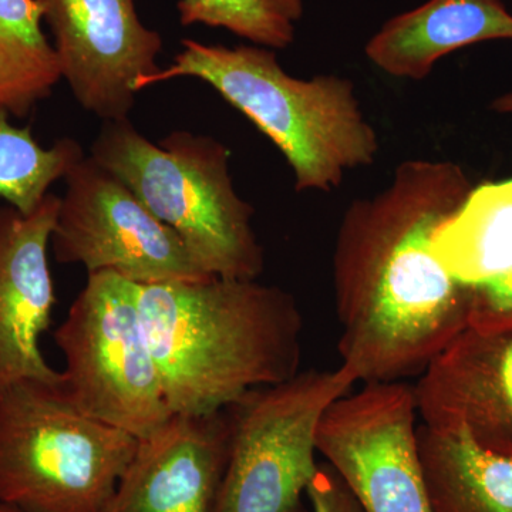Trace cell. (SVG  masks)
I'll return each mask as SVG.
<instances>
[{
    "mask_svg": "<svg viewBox=\"0 0 512 512\" xmlns=\"http://www.w3.org/2000/svg\"><path fill=\"white\" fill-rule=\"evenodd\" d=\"M471 190L453 161L413 158L382 191L350 202L336 235L333 288L339 355L357 382L423 372L467 328L470 286L437 261L433 238Z\"/></svg>",
    "mask_w": 512,
    "mask_h": 512,
    "instance_id": "6da1fadb",
    "label": "cell"
},
{
    "mask_svg": "<svg viewBox=\"0 0 512 512\" xmlns=\"http://www.w3.org/2000/svg\"><path fill=\"white\" fill-rule=\"evenodd\" d=\"M137 301L173 414L211 416L301 372V311L278 286L212 276L137 285Z\"/></svg>",
    "mask_w": 512,
    "mask_h": 512,
    "instance_id": "7a4b0ae2",
    "label": "cell"
},
{
    "mask_svg": "<svg viewBox=\"0 0 512 512\" xmlns=\"http://www.w3.org/2000/svg\"><path fill=\"white\" fill-rule=\"evenodd\" d=\"M181 45L174 63L140 82L138 92L178 77L210 84L278 147L291 165L296 191L336 190L349 171L377 160L379 136L352 80L335 74L298 79L266 47L191 39Z\"/></svg>",
    "mask_w": 512,
    "mask_h": 512,
    "instance_id": "3957f363",
    "label": "cell"
},
{
    "mask_svg": "<svg viewBox=\"0 0 512 512\" xmlns=\"http://www.w3.org/2000/svg\"><path fill=\"white\" fill-rule=\"evenodd\" d=\"M90 156L183 239L207 274L258 279L264 272L254 208L235 191L231 151L221 141L174 131L154 144L128 119L104 121Z\"/></svg>",
    "mask_w": 512,
    "mask_h": 512,
    "instance_id": "277c9868",
    "label": "cell"
},
{
    "mask_svg": "<svg viewBox=\"0 0 512 512\" xmlns=\"http://www.w3.org/2000/svg\"><path fill=\"white\" fill-rule=\"evenodd\" d=\"M138 440L80 413L59 384L0 393V504L20 512H101Z\"/></svg>",
    "mask_w": 512,
    "mask_h": 512,
    "instance_id": "5b68a950",
    "label": "cell"
},
{
    "mask_svg": "<svg viewBox=\"0 0 512 512\" xmlns=\"http://www.w3.org/2000/svg\"><path fill=\"white\" fill-rule=\"evenodd\" d=\"M53 339L64 357L60 387L80 413L137 440L173 417L134 282L107 271L87 275Z\"/></svg>",
    "mask_w": 512,
    "mask_h": 512,
    "instance_id": "8992f818",
    "label": "cell"
},
{
    "mask_svg": "<svg viewBox=\"0 0 512 512\" xmlns=\"http://www.w3.org/2000/svg\"><path fill=\"white\" fill-rule=\"evenodd\" d=\"M355 383L343 365L305 370L227 407V466L214 512H299L319 470L320 419Z\"/></svg>",
    "mask_w": 512,
    "mask_h": 512,
    "instance_id": "52a82bcc",
    "label": "cell"
},
{
    "mask_svg": "<svg viewBox=\"0 0 512 512\" xmlns=\"http://www.w3.org/2000/svg\"><path fill=\"white\" fill-rule=\"evenodd\" d=\"M64 180L50 239L59 264L82 265L87 275L113 272L137 285L212 278L183 239L92 156L82 158Z\"/></svg>",
    "mask_w": 512,
    "mask_h": 512,
    "instance_id": "ba28073f",
    "label": "cell"
},
{
    "mask_svg": "<svg viewBox=\"0 0 512 512\" xmlns=\"http://www.w3.org/2000/svg\"><path fill=\"white\" fill-rule=\"evenodd\" d=\"M416 396L403 382L365 383L320 419L318 453L363 512H431L417 441Z\"/></svg>",
    "mask_w": 512,
    "mask_h": 512,
    "instance_id": "9c48e42d",
    "label": "cell"
},
{
    "mask_svg": "<svg viewBox=\"0 0 512 512\" xmlns=\"http://www.w3.org/2000/svg\"><path fill=\"white\" fill-rule=\"evenodd\" d=\"M36 2L77 103L103 121L127 120L138 84L160 70V33L143 25L134 0Z\"/></svg>",
    "mask_w": 512,
    "mask_h": 512,
    "instance_id": "30bf717a",
    "label": "cell"
},
{
    "mask_svg": "<svg viewBox=\"0 0 512 512\" xmlns=\"http://www.w3.org/2000/svg\"><path fill=\"white\" fill-rule=\"evenodd\" d=\"M59 207L55 194L29 215L0 207V393L28 380L62 383L40 349L56 305L49 247Z\"/></svg>",
    "mask_w": 512,
    "mask_h": 512,
    "instance_id": "8fae6325",
    "label": "cell"
},
{
    "mask_svg": "<svg viewBox=\"0 0 512 512\" xmlns=\"http://www.w3.org/2000/svg\"><path fill=\"white\" fill-rule=\"evenodd\" d=\"M413 389L421 424L463 427L481 446L512 457V329L467 326Z\"/></svg>",
    "mask_w": 512,
    "mask_h": 512,
    "instance_id": "7c38bea8",
    "label": "cell"
},
{
    "mask_svg": "<svg viewBox=\"0 0 512 512\" xmlns=\"http://www.w3.org/2000/svg\"><path fill=\"white\" fill-rule=\"evenodd\" d=\"M228 457L224 410L173 414L136 453L101 512H214Z\"/></svg>",
    "mask_w": 512,
    "mask_h": 512,
    "instance_id": "4fadbf2b",
    "label": "cell"
},
{
    "mask_svg": "<svg viewBox=\"0 0 512 512\" xmlns=\"http://www.w3.org/2000/svg\"><path fill=\"white\" fill-rule=\"evenodd\" d=\"M500 39L512 40V15L501 0H427L387 20L365 53L390 76L424 80L444 56Z\"/></svg>",
    "mask_w": 512,
    "mask_h": 512,
    "instance_id": "5bb4252c",
    "label": "cell"
},
{
    "mask_svg": "<svg viewBox=\"0 0 512 512\" xmlns=\"http://www.w3.org/2000/svg\"><path fill=\"white\" fill-rule=\"evenodd\" d=\"M431 512H512V457L477 443L463 427L417 429Z\"/></svg>",
    "mask_w": 512,
    "mask_h": 512,
    "instance_id": "9a60e30c",
    "label": "cell"
},
{
    "mask_svg": "<svg viewBox=\"0 0 512 512\" xmlns=\"http://www.w3.org/2000/svg\"><path fill=\"white\" fill-rule=\"evenodd\" d=\"M441 266L461 284H483L512 266V178L473 187L433 238Z\"/></svg>",
    "mask_w": 512,
    "mask_h": 512,
    "instance_id": "2e32d148",
    "label": "cell"
},
{
    "mask_svg": "<svg viewBox=\"0 0 512 512\" xmlns=\"http://www.w3.org/2000/svg\"><path fill=\"white\" fill-rule=\"evenodd\" d=\"M36 0H0V107L29 116L62 80Z\"/></svg>",
    "mask_w": 512,
    "mask_h": 512,
    "instance_id": "e0dca14e",
    "label": "cell"
},
{
    "mask_svg": "<svg viewBox=\"0 0 512 512\" xmlns=\"http://www.w3.org/2000/svg\"><path fill=\"white\" fill-rule=\"evenodd\" d=\"M10 119L12 114L0 107V198L29 215L50 194V187L86 156L73 138L43 147L32 127L15 126Z\"/></svg>",
    "mask_w": 512,
    "mask_h": 512,
    "instance_id": "ac0fdd59",
    "label": "cell"
},
{
    "mask_svg": "<svg viewBox=\"0 0 512 512\" xmlns=\"http://www.w3.org/2000/svg\"><path fill=\"white\" fill-rule=\"evenodd\" d=\"M181 25L224 28L254 45L285 49L295 39L303 0H180Z\"/></svg>",
    "mask_w": 512,
    "mask_h": 512,
    "instance_id": "d6986e66",
    "label": "cell"
},
{
    "mask_svg": "<svg viewBox=\"0 0 512 512\" xmlns=\"http://www.w3.org/2000/svg\"><path fill=\"white\" fill-rule=\"evenodd\" d=\"M467 326L478 330L512 329V266L483 284L470 286Z\"/></svg>",
    "mask_w": 512,
    "mask_h": 512,
    "instance_id": "ffe728a7",
    "label": "cell"
},
{
    "mask_svg": "<svg viewBox=\"0 0 512 512\" xmlns=\"http://www.w3.org/2000/svg\"><path fill=\"white\" fill-rule=\"evenodd\" d=\"M306 494L313 512H363L355 495L332 467H319Z\"/></svg>",
    "mask_w": 512,
    "mask_h": 512,
    "instance_id": "44dd1931",
    "label": "cell"
},
{
    "mask_svg": "<svg viewBox=\"0 0 512 512\" xmlns=\"http://www.w3.org/2000/svg\"><path fill=\"white\" fill-rule=\"evenodd\" d=\"M491 109H493L495 113L511 114L512 116V92L505 93L503 96L495 99L493 103H491Z\"/></svg>",
    "mask_w": 512,
    "mask_h": 512,
    "instance_id": "7402d4cb",
    "label": "cell"
},
{
    "mask_svg": "<svg viewBox=\"0 0 512 512\" xmlns=\"http://www.w3.org/2000/svg\"><path fill=\"white\" fill-rule=\"evenodd\" d=\"M0 512H20L15 510V508L8 507V505L0 504Z\"/></svg>",
    "mask_w": 512,
    "mask_h": 512,
    "instance_id": "603a6c76",
    "label": "cell"
}]
</instances>
